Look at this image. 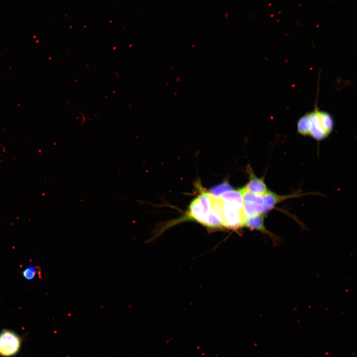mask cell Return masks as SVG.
I'll use <instances>...</instances> for the list:
<instances>
[{
  "mask_svg": "<svg viewBox=\"0 0 357 357\" xmlns=\"http://www.w3.org/2000/svg\"><path fill=\"white\" fill-rule=\"evenodd\" d=\"M21 339L14 331L3 329L0 332V356L11 357L20 351Z\"/></svg>",
  "mask_w": 357,
  "mask_h": 357,
  "instance_id": "1",
  "label": "cell"
},
{
  "mask_svg": "<svg viewBox=\"0 0 357 357\" xmlns=\"http://www.w3.org/2000/svg\"><path fill=\"white\" fill-rule=\"evenodd\" d=\"M245 217L242 208L237 204L224 201L223 206V223L224 227L237 230L243 226Z\"/></svg>",
  "mask_w": 357,
  "mask_h": 357,
  "instance_id": "2",
  "label": "cell"
},
{
  "mask_svg": "<svg viewBox=\"0 0 357 357\" xmlns=\"http://www.w3.org/2000/svg\"><path fill=\"white\" fill-rule=\"evenodd\" d=\"M242 211L245 219L259 215H265L266 213L263 205L248 202H244Z\"/></svg>",
  "mask_w": 357,
  "mask_h": 357,
  "instance_id": "8",
  "label": "cell"
},
{
  "mask_svg": "<svg viewBox=\"0 0 357 357\" xmlns=\"http://www.w3.org/2000/svg\"><path fill=\"white\" fill-rule=\"evenodd\" d=\"M224 201L235 203L242 208L244 201L239 190H230L222 193L220 197Z\"/></svg>",
  "mask_w": 357,
  "mask_h": 357,
  "instance_id": "9",
  "label": "cell"
},
{
  "mask_svg": "<svg viewBox=\"0 0 357 357\" xmlns=\"http://www.w3.org/2000/svg\"><path fill=\"white\" fill-rule=\"evenodd\" d=\"M300 196H301V195H298V194H290L289 195H280L269 190L268 192L263 195L264 206L266 212L267 213L273 209L277 204L287 199Z\"/></svg>",
  "mask_w": 357,
  "mask_h": 357,
  "instance_id": "5",
  "label": "cell"
},
{
  "mask_svg": "<svg viewBox=\"0 0 357 357\" xmlns=\"http://www.w3.org/2000/svg\"><path fill=\"white\" fill-rule=\"evenodd\" d=\"M188 216L189 219H193L204 225L206 215L203 212L198 197L191 201L189 208Z\"/></svg>",
  "mask_w": 357,
  "mask_h": 357,
  "instance_id": "6",
  "label": "cell"
},
{
  "mask_svg": "<svg viewBox=\"0 0 357 357\" xmlns=\"http://www.w3.org/2000/svg\"><path fill=\"white\" fill-rule=\"evenodd\" d=\"M249 180L244 188L254 194L263 195L269 191L263 178H257L250 167H248Z\"/></svg>",
  "mask_w": 357,
  "mask_h": 357,
  "instance_id": "3",
  "label": "cell"
},
{
  "mask_svg": "<svg viewBox=\"0 0 357 357\" xmlns=\"http://www.w3.org/2000/svg\"><path fill=\"white\" fill-rule=\"evenodd\" d=\"M198 198L202 205L203 212L206 215L210 211L211 200L209 194L207 192H203L198 197Z\"/></svg>",
  "mask_w": 357,
  "mask_h": 357,
  "instance_id": "13",
  "label": "cell"
},
{
  "mask_svg": "<svg viewBox=\"0 0 357 357\" xmlns=\"http://www.w3.org/2000/svg\"><path fill=\"white\" fill-rule=\"evenodd\" d=\"M38 270L37 267L30 266L23 271L22 275L26 279L30 280L35 278Z\"/></svg>",
  "mask_w": 357,
  "mask_h": 357,
  "instance_id": "14",
  "label": "cell"
},
{
  "mask_svg": "<svg viewBox=\"0 0 357 357\" xmlns=\"http://www.w3.org/2000/svg\"><path fill=\"white\" fill-rule=\"evenodd\" d=\"M264 215H259L253 217H247L244 219L243 226L251 230L260 231L269 236L273 235L267 231L264 225Z\"/></svg>",
  "mask_w": 357,
  "mask_h": 357,
  "instance_id": "7",
  "label": "cell"
},
{
  "mask_svg": "<svg viewBox=\"0 0 357 357\" xmlns=\"http://www.w3.org/2000/svg\"><path fill=\"white\" fill-rule=\"evenodd\" d=\"M204 226L213 229L224 227L222 219L211 210L206 215Z\"/></svg>",
  "mask_w": 357,
  "mask_h": 357,
  "instance_id": "11",
  "label": "cell"
},
{
  "mask_svg": "<svg viewBox=\"0 0 357 357\" xmlns=\"http://www.w3.org/2000/svg\"><path fill=\"white\" fill-rule=\"evenodd\" d=\"M310 123V117L308 113L298 119L297 123L298 132L303 136L309 135Z\"/></svg>",
  "mask_w": 357,
  "mask_h": 357,
  "instance_id": "10",
  "label": "cell"
},
{
  "mask_svg": "<svg viewBox=\"0 0 357 357\" xmlns=\"http://www.w3.org/2000/svg\"><path fill=\"white\" fill-rule=\"evenodd\" d=\"M310 117L309 135L318 141L326 138L328 135L323 128L320 119V111L316 108L309 113Z\"/></svg>",
  "mask_w": 357,
  "mask_h": 357,
  "instance_id": "4",
  "label": "cell"
},
{
  "mask_svg": "<svg viewBox=\"0 0 357 357\" xmlns=\"http://www.w3.org/2000/svg\"><path fill=\"white\" fill-rule=\"evenodd\" d=\"M232 189V186L227 181H225L212 188L209 190V194L214 196H220L223 192Z\"/></svg>",
  "mask_w": 357,
  "mask_h": 357,
  "instance_id": "12",
  "label": "cell"
}]
</instances>
